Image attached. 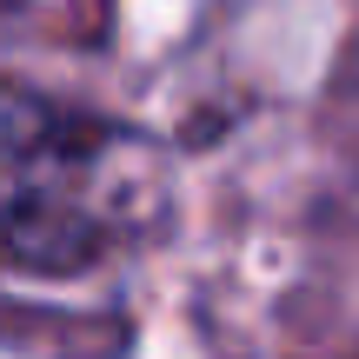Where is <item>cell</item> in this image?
<instances>
[{"instance_id": "cell-1", "label": "cell", "mask_w": 359, "mask_h": 359, "mask_svg": "<svg viewBox=\"0 0 359 359\" xmlns=\"http://www.w3.org/2000/svg\"><path fill=\"white\" fill-rule=\"evenodd\" d=\"M160 160L140 133L47 93L0 87V246L40 273H80L154 219Z\"/></svg>"}]
</instances>
